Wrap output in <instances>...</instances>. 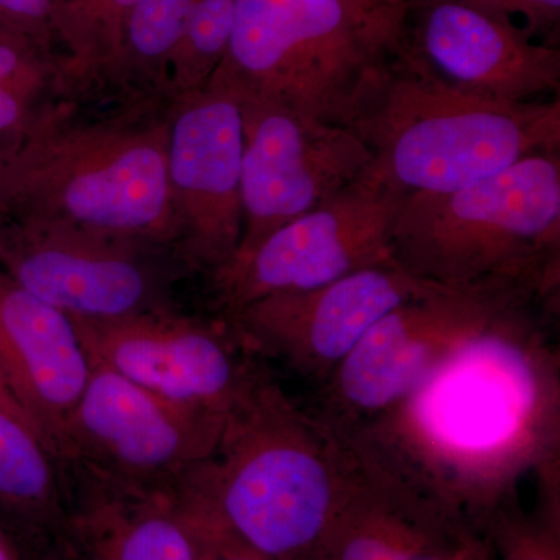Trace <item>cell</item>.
<instances>
[{"label": "cell", "mask_w": 560, "mask_h": 560, "mask_svg": "<svg viewBox=\"0 0 560 560\" xmlns=\"http://www.w3.org/2000/svg\"><path fill=\"white\" fill-rule=\"evenodd\" d=\"M0 560H11L9 551L5 550V545H3L2 539H0Z\"/></svg>", "instance_id": "obj_30"}, {"label": "cell", "mask_w": 560, "mask_h": 560, "mask_svg": "<svg viewBox=\"0 0 560 560\" xmlns=\"http://www.w3.org/2000/svg\"><path fill=\"white\" fill-rule=\"evenodd\" d=\"M245 135L237 94L210 80L187 92L168 121V179L187 257L212 271L237 253L243 234Z\"/></svg>", "instance_id": "obj_13"}, {"label": "cell", "mask_w": 560, "mask_h": 560, "mask_svg": "<svg viewBox=\"0 0 560 560\" xmlns=\"http://www.w3.org/2000/svg\"><path fill=\"white\" fill-rule=\"evenodd\" d=\"M405 43L438 75L475 94L510 103L540 102L560 86V51L521 25L452 0H419Z\"/></svg>", "instance_id": "obj_15"}, {"label": "cell", "mask_w": 560, "mask_h": 560, "mask_svg": "<svg viewBox=\"0 0 560 560\" xmlns=\"http://www.w3.org/2000/svg\"><path fill=\"white\" fill-rule=\"evenodd\" d=\"M91 370L68 313L0 271V378L57 456Z\"/></svg>", "instance_id": "obj_16"}, {"label": "cell", "mask_w": 560, "mask_h": 560, "mask_svg": "<svg viewBox=\"0 0 560 560\" xmlns=\"http://www.w3.org/2000/svg\"><path fill=\"white\" fill-rule=\"evenodd\" d=\"M404 16L348 0H237L226 55L212 79L301 119L345 127L381 62L404 43Z\"/></svg>", "instance_id": "obj_6"}, {"label": "cell", "mask_w": 560, "mask_h": 560, "mask_svg": "<svg viewBox=\"0 0 560 560\" xmlns=\"http://www.w3.org/2000/svg\"><path fill=\"white\" fill-rule=\"evenodd\" d=\"M0 36H7V35H3V33H0Z\"/></svg>", "instance_id": "obj_31"}, {"label": "cell", "mask_w": 560, "mask_h": 560, "mask_svg": "<svg viewBox=\"0 0 560 560\" xmlns=\"http://www.w3.org/2000/svg\"><path fill=\"white\" fill-rule=\"evenodd\" d=\"M514 287H440L383 316L320 383L312 408L342 441L404 399L453 348L523 302Z\"/></svg>", "instance_id": "obj_8"}, {"label": "cell", "mask_w": 560, "mask_h": 560, "mask_svg": "<svg viewBox=\"0 0 560 560\" xmlns=\"http://www.w3.org/2000/svg\"><path fill=\"white\" fill-rule=\"evenodd\" d=\"M190 5L191 0H136L125 22L120 55L149 65L172 61Z\"/></svg>", "instance_id": "obj_21"}, {"label": "cell", "mask_w": 560, "mask_h": 560, "mask_svg": "<svg viewBox=\"0 0 560 560\" xmlns=\"http://www.w3.org/2000/svg\"><path fill=\"white\" fill-rule=\"evenodd\" d=\"M361 464L261 370L219 444L176 492L200 523L271 560H316Z\"/></svg>", "instance_id": "obj_2"}, {"label": "cell", "mask_w": 560, "mask_h": 560, "mask_svg": "<svg viewBox=\"0 0 560 560\" xmlns=\"http://www.w3.org/2000/svg\"><path fill=\"white\" fill-rule=\"evenodd\" d=\"M55 28V0H0V33L28 44Z\"/></svg>", "instance_id": "obj_25"}, {"label": "cell", "mask_w": 560, "mask_h": 560, "mask_svg": "<svg viewBox=\"0 0 560 560\" xmlns=\"http://www.w3.org/2000/svg\"><path fill=\"white\" fill-rule=\"evenodd\" d=\"M0 228V271L73 318L113 319L165 307L143 246L86 232L10 221Z\"/></svg>", "instance_id": "obj_14"}, {"label": "cell", "mask_w": 560, "mask_h": 560, "mask_svg": "<svg viewBox=\"0 0 560 560\" xmlns=\"http://www.w3.org/2000/svg\"><path fill=\"white\" fill-rule=\"evenodd\" d=\"M404 195L370 171L248 253L213 271L224 313L296 293L393 260L390 232Z\"/></svg>", "instance_id": "obj_9"}, {"label": "cell", "mask_w": 560, "mask_h": 560, "mask_svg": "<svg viewBox=\"0 0 560 560\" xmlns=\"http://www.w3.org/2000/svg\"><path fill=\"white\" fill-rule=\"evenodd\" d=\"M69 514V486L57 453L27 423L0 410V522L33 552Z\"/></svg>", "instance_id": "obj_18"}, {"label": "cell", "mask_w": 560, "mask_h": 560, "mask_svg": "<svg viewBox=\"0 0 560 560\" xmlns=\"http://www.w3.org/2000/svg\"><path fill=\"white\" fill-rule=\"evenodd\" d=\"M540 521L521 518L514 501L497 511L482 533L501 552V560H560L559 490L544 489Z\"/></svg>", "instance_id": "obj_22"}, {"label": "cell", "mask_w": 560, "mask_h": 560, "mask_svg": "<svg viewBox=\"0 0 560 560\" xmlns=\"http://www.w3.org/2000/svg\"><path fill=\"white\" fill-rule=\"evenodd\" d=\"M537 302L459 342L388 411L345 441L364 466L482 534L521 482L560 470V359Z\"/></svg>", "instance_id": "obj_1"}, {"label": "cell", "mask_w": 560, "mask_h": 560, "mask_svg": "<svg viewBox=\"0 0 560 560\" xmlns=\"http://www.w3.org/2000/svg\"><path fill=\"white\" fill-rule=\"evenodd\" d=\"M495 20L525 22V32L547 33L558 27L560 0H452Z\"/></svg>", "instance_id": "obj_24"}, {"label": "cell", "mask_w": 560, "mask_h": 560, "mask_svg": "<svg viewBox=\"0 0 560 560\" xmlns=\"http://www.w3.org/2000/svg\"><path fill=\"white\" fill-rule=\"evenodd\" d=\"M46 73L32 44L0 36V136L28 130Z\"/></svg>", "instance_id": "obj_23"}, {"label": "cell", "mask_w": 560, "mask_h": 560, "mask_svg": "<svg viewBox=\"0 0 560 560\" xmlns=\"http://www.w3.org/2000/svg\"><path fill=\"white\" fill-rule=\"evenodd\" d=\"M237 0H191L173 62L187 92L201 90L219 69L234 27Z\"/></svg>", "instance_id": "obj_19"}, {"label": "cell", "mask_w": 560, "mask_h": 560, "mask_svg": "<svg viewBox=\"0 0 560 560\" xmlns=\"http://www.w3.org/2000/svg\"><path fill=\"white\" fill-rule=\"evenodd\" d=\"M352 5L374 14H393L404 16L407 14V0H348Z\"/></svg>", "instance_id": "obj_27"}, {"label": "cell", "mask_w": 560, "mask_h": 560, "mask_svg": "<svg viewBox=\"0 0 560 560\" xmlns=\"http://www.w3.org/2000/svg\"><path fill=\"white\" fill-rule=\"evenodd\" d=\"M390 257L448 289L514 287L551 298L560 278L559 151L463 189L404 195Z\"/></svg>", "instance_id": "obj_5"}, {"label": "cell", "mask_w": 560, "mask_h": 560, "mask_svg": "<svg viewBox=\"0 0 560 560\" xmlns=\"http://www.w3.org/2000/svg\"><path fill=\"white\" fill-rule=\"evenodd\" d=\"M69 514L35 560H200L195 526L173 493L113 488L65 466Z\"/></svg>", "instance_id": "obj_17"}, {"label": "cell", "mask_w": 560, "mask_h": 560, "mask_svg": "<svg viewBox=\"0 0 560 560\" xmlns=\"http://www.w3.org/2000/svg\"><path fill=\"white\" fill-rule=\"evenodd\" d=\"M370 172L401 195L453 191L560 149V102L510 103L456 86L400 44L364 83L346 121Z\"/></svg>", "instance_id": "obj_3"}, {"label": "cell", "mask_w": 560, "mask_h": 560, "mask_svg": "<svg viewBox=\"0 0 560 560\" xmlns=\"http://www.w3.org/2000/svg\"><path fill=\"white\" fill-rule=\"evenodd\" d=\"M189 521L198 534L200 560H271L259 552L249 550L245 545L232 540L231 537L224 536L219 530L200 525L191 518Z\"/></svg>", "instance_id": "obj_26"}, {"label": "cell", "mask_w": 560, "mask_h": 560, "mask_svg": "<svg viewBox=\"0 0 560 560\" xmlns=\"http://www.w3.org/2000/svg\"><path fill=\"white\" fill-rule=\"evenodd\" d=\"M243 234L237 253L300 219L363 178L372 156L349 128L315 124L289 110L241 97Z\"/></svg>", "instance_id": "obj_11"}, {"label": "cell", "mask_w": 560, "mask_h": 560, "mask_svg": "<svg viewBox=\"0 0 560 560\" xmlns=\"http://www.w3.org/2000/svg\"><path fill=\"white\" fill-rule=\"evenodd\" d=\"M226 420L164 399L92 360L58 458L113 488L176 495L217 447Z\"/></svg>", "instance_id": "obj_7"}, {"label": "cell", "mask_w": 560, "mask_h": 560, "mask_svg": "<svg viewBox=\"0 0 560 560\" xmlns=\"http://www.w3.org/2000/svg\"><path fill=\"white\" fill-rule=\"evenodd\" d=\"M440 287L390 260L318 289L261 298L226 315V324L250 355L278 360L319 386L383 316Z\"/></svg>", "instance_id": "obj_12"}, {"label": "cell", "mask_w": 560, "mask_h": 560, "mask_svg": "<svg viewBox=\"0 0 560 560\" xmlns=\"http://www.w3.org/2000/svg\"><path fill=\"white\" fill-rule=\"evenodd\" d=\"M0 410L9 412V415L22 420V422L27 423V425H31L32 429L36 431L35 427H33V423L31 422V419H28L27 415L21 410L18 401L13 399L10 390L7 389L5 385H3L2 378H0ZM36 433H38V431H36Z\"/></svg>", "instance_id": "obj_28"}, {"label": "cell", "mask_w": 560, "mask_h": 560, "mask_svg": "<svg viewBox=\"0 0 560 560\" xmlns=\"http://www.w3.org/2000/svg\"><path fill=\"white\" fill-rule=\"evenodd\" d=\"M70 318L92 360L215 418H230L261 372L228 324L212 326L165 307L113 319Z\"/></svg>", "instance_id": "obj_10"}, {"label": "cell", "mask_w": 560, "mask_h": 560, "mask_svg": "<svg viewBox=\"0 0 560 560\" xmlns=\"http://www.w3.org/2000/svg\"><path fill=\"white\" fill-rule=\"evenodd\" d=\"M167 142L168 121L36 124L10 149L0 208L16 220L140 246L179 238Z\"/></svg>", "instance_id": "obj_4"}, {"label": "cell", "mask_w": 560, "mask_h": 560, "mask_svg": "<svg viewBox=\"0 0 560 560\" xmlns=\"http://www.w3.org/2000/svg\"><path fill=\"white\" fill-rule=\"evenodd\" d=\"M136 0H55V31L77 58H119L125 22Z\"/></svg>", "instance_id": "obj_20"}, {"label": "cell", "mask_w": 560, "mask_h": 560, "mask_svg": "<svg viewBox=\"0 0 560 560\" xmlns=\"http://www.w3.org/2000/svg\"><path fill=\"white\" fill-rule=\"evenodd\" d=\"M10 150L0 149V178H2L3 168H5L7 160H9Z\"/></svg>", "instance_id": "obj_29"}]
</instances>
